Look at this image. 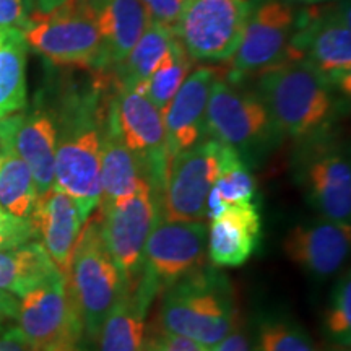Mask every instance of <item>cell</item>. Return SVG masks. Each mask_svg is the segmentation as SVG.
I'll return each instance as SVG.
<instances>
[{"label": "cell", "instance_id": "cell-1", "mask_svg": "<svg viewBox=\"0 0 351 351\" xmlns=\"http://www.w3.org/2000/svg\"><path fill=\"white\" fill-rule=\"evenodd\" d=\"M158 327L213 348L239 320L230 280L221 271L204 269L163 289Z\"/></svg>", "mask_w": 351, "mask_h": 351}, {"label": "cell", "instance_id": "cell-2", "mask_svg": "<svg viewBox=\"0 0 351 351\" xmlns=\"http://www.w3.org/2000/svg\"><path fill=\"white\" fill-rule=\"evenodd\" d=\"M103 125L95 98L70 104L57 124L54 186L75 200L82 223L101 199Z\"/></svg>", "mask_w": 351, "mask_h": 351}, {"label": "cell", "instance_id": "cell-3", "mask_svg": "<svg viewBox=\"0 0 351 351\" xmlns=\"http://www.w3.org/2000/svg\"><path fill=\"white\" fill-rule=\"evenodd\" d=\"M333 86L319 70L301 59H287L262 72L258 96L271 122L291 137H307L330 119Z\"/></svg>", "mask_w": 351, "mask_h": 351}, {"label": "cell", "instance_id": "cell-4", "mask_svg": "<svg viewBox=\"0 0 351 351\" xmlns=\"http://www.w3.org/2000/svg\"><path fill=\"white\" fill-rule=\"evenodd\" d=\"M83 226L70 256L65 283L83 332L95 340L104 319L124 295L125 283L101 236V213L88 218Z\"/></svg>", "mask_w": 351, "mask_h": 351}, {"label": "cell", "instance_id": "cell-5", "mask_svg": "<svg viewBox=\"0 0 351 351\" xmlns=\"http://www.w3.org/2000/svg\"><path fill=\"white\" fill-rule=\"evenodd\" d=\"M29 47L57 65H106L98 26L90 0H67L49 13L29 16L23 29Z\"/></svg>", "mask_w": 351, "mask_h": 351}, {"label": "cell", "instance_id": "cell-6", "mask_svg": "<svg viewBox=\"0 0 351 351\" xmlns=\"http://www.w3.org/2000/svg\"><path fill=\"white\" fill-rule=\"evenodd\" d=\"M98 212L104 245L125 288L132 289L142 276L145 244L161 217L160 195L150 181H145L130 197Z\"/></svg>", "mask_w": 351, "mask_h": 351}, {"label": "cell", "instance_id": "cell-7", "mask_svg": "<svg viewBox=\"0 0 351 351\" xmlns=\"http://www.w3.org/2000/svg\"><path fill=\"white\" fill-rule=\"evenodd\" d=\"M251 0H186L174 36L197 60H228L243 38Z\"/></svg>", "mask_w": 351, "mask_h": 351}, {"label": "cell", "instance_id": "cell-8", "mask_svg": "<svg viewBox=\"0 0 351 351\" xmlns=\"http://www.w3.org/2000/svg\"><path fill=\"white\" fill-rule=\"evenodd\" d=\"M15 322L32 351H70L85 335L62 274L20 298Z\"/></svg>", "mask_w": 351, "mask_h": 351}, {"label": "cell", "instance_id": "cell-9", "mask_svg": "<svg viewBox=\"0 0 351 351\" xmlns=\"http://www.w3.org/2000/svg\"><path fill=\"white\" fill-rule=\"evenodd\" d=\"M207 243L208 228L204 221H171L160 217L145 244L140 278L160 293L207 265Z\"/></svg>", "mask_w": 351, "mask_h": 351}, {"label": "cell", "instance_id": "cell-10", "mask_svg": "<svg viewBox=\"0 0 351 351\" xmlns=\"http://www.w3.org/2000/svg\"><path fill=\"white\" fill-rule=\"evenodd\" d=\"M219 148L221 143L212 138L169 158L161 192V218L171 221L207 218V197L219 171Z\"/></svg>", "mask_w": 351, "mask_h": 351}, {"label": "cell", "instance_id": "cell-11", "mask_svg": "<svg viewBox=\"0 0 351 351\" xmlns=\"http://www.w3.org/2000/svg\"><path fill=\"white\" fill-rule=\"evenodd\" d=\"M287 59H301L319 70L333 86L350 93L351 26L350 8L322 12L300 21Z\"/></svg>", "mask_w": 351, "mask_h": 351}, {"label": "cell", "instance_id": "cell-12", "mask_svg": "<svg viewBox=\"0 0 351 351\" xmlns=\"http://www.w3.org/2000/svg\"><path fill=\"white\" fill-rule=\"evenodd\" d=\"M296 15L285 0H261L251 7L241 43L231 57V80L263 72L287 60Z\"/></svg>", "mask_w": 351, "mask_h": 351}, {"label": "cell", "instance_id": "cell-13", "mask_svg": "<svg viewBox=\"0 0 351 351\" xmlns=\"http://www.w3.org/2000/svg\"><path fill=\"white\" fill-rule=\"evenodd\" d=\"M111 109L125 147L142 163L161 199L169 161L163 114L134 88H121Z\"/></svg>", "mask_w": 351, "mask_h": 351}, {"label": "cell", "instance_id": "cell-14", "mask_svg": "<svg viewBox=\"0 0 351 351\" xmlns=\"http://www.w3.org/2000/svg\"><path fill=\"white\" fill-rule=\"evenodd\" d=\"M271 129L275 125L261 96L217 77L205 112V130L213 140L234 150L251 148L265 140Z\"/></svg>", "mask_w": 351, "mask_h": 351}, {"label": "cell", "instance_id": "cell-15", "mask_svg": "<svg viewBox=\"0 0 351 351\" xmlns=\"http://www.w3.org/2000/svg\"><path fill=\"white\" fill-rule=\"evenodd\" d=\"M0 135L2 143H10L28 165L38 195L54 186L57 122L49 112L38 109L29 114L19 112L7 119H0Z\"/></svg>", "mask_w": 351, "mask_h": 351}, {"label": "cell", "instance_id": "cell-16", "mask_svg": "<svg viewBox=\"0 0 351 351\" xmlns=\"http://www.w3.org/2000/svg\"><path fill=\"white\" fill-rule=\"evenodd\" d=\"M28 221L34 241L43 245L57 270L65 276L83 226L75 200L62 189L52 186L38 195Z\"/></svg>", "mask_w": 351, "mask_h": 351}, {"label": "cell", "instance_id": "cell-17", "mask_svg": "<svg viewBox=\"0 0 351 351\" xmlns=\"http://www.w3.org/2000/svg\"><path fill=\"white\" fill-rule=\"evenodd\" d=\"M350 245V225L324 219L293 228L283 241V251L302 270L326 278L343 267Z\"/></svg>", "mask_w": 351, "mask_h": 351}, {"label": "cell", "instance_id": "cell-18", "mask_svg": "<svg viewBox=\"0 0 351 351\" xmlns=\"http://www.w3.org/2000/svg\"><path fill=\"white\" fill-rule=\"evenodd\" d=\"M215 80V69L200 67L187 75L178 93L174 95L163 114L169 158L194 147L200 140L205 130V112Z\"/></svg>", "mask_w": 351, "mask_h": 351}, {"label": "cell", "instance_id": "cell-19", "mask_svg": "<svg viewBox=\"0 0 351 351\" xmlns=\"http://www.w3.org/2000/svg\"><path fill=\"white\" fill-rule=\"evenodd\" d=\"M262 219L252 202L230 205L210 221L207 252L217 269L244 265L261 241Z\"/></svg>", "mask_w": 351, "mask_h": 351}, {"label": "cell", "instance_id": "cell-20", "mask_svg": "<svg viewBox=\"0 0 351 351\" xmlns=\"http://www.w3.org/2000/svg\"><path fill=\"white\" fill-rule=\"evenodd\" d=\"M145 181H150L137 156L125 147L112 109L109 108L101 138V199L98 208H108L130 197Z\"/></svg>", "mask_w": 351, "mask_h": 351}, {"label": "cell", "instance_id": "cell-21", "mask_svg": "<svg viewBox=\"0 0 351 351\" xmlns=\"http://www.w3.org/2000/svg\"><path fill=\"white\" fill-rule=\"evenodd\" d=\"M106 64H122L142 36L150 15L142 0H90Z\"/></svg>", "mask_w": 351, "mask_h": 351}, {"label": "cell", "instance_id": "cell-22", "mask_svg": "<svg viewBox=\"0 0 351 351\" xmlns=\"http://www.w3.org/2000/svg\"><path fill=\"white\" fill-rule=\"evenodd\" d=\"M304 181L309 200L326 219L350 225L351 168L348 158L340 153L315 156L307 165Z\"/></svg>", "mask_w": 351, "mask_h": 351}, {"label": "cell", "instance_id": "cell-23", "mask_svg": "<svg viewBox=\"0 0 351 351\" xmlns=\"http://www.w3.org/2000/svg\"><path fill=\"white\" fill-rule=\"evenodd\" d=\"M158 293L142 278L127 289L104 319L96 340L98 351H143L147 313Z\"/></svg>", "mask_w": 351, "mask_h": 351}, {"label": "cell", "instance_id": "cell-24", "mask_svg": "<svg viewBox=\"0 0 351 351\" xmlns=\"http://www.w3.org/2000/svg\"><path fill=\"white\" fill-rule=\"evenodd\" d=\"M60 271L38 241L0 251V289L23 298Z\"/></svg>", "mask_w": 351, "mask_h": 351}, {"label": "cell", "instance_id": "cell-25", "mask_svg": "<svg viewBox=\"0 0 351 351\" xmlns=\"http://www.w3.org/2000/svg\"><path fill=\"white\" fill-rule=\"evenodd\" d=\"M26 54L23 32L2 28L0 39V119L15 116L26 106Z\"/></svg>", "mask_w": 351, "mask_h": 351}, {"label": "cell", "instance_id": "cell-26", "mask_svg": "<svg viewBox=\"0 0 351 351\" xmlns=\"http://www.w3.org/2000/svg\"><path fill=\"white\" fill-rule=\"evenodd\" d=\"M174 32L168 26L152 21L129 52L121 67L122 88L138 90L160 67L174 43Z\"/></svg>", "mask_w": 351, "mask_h": 351}, {"label": "cell", "instance_id": "cell-27", "mask_svg": "<svg viewBox=\"0 0 351 351\" xmlns=\"http://www.w3.org/2000/svg\"><path fill=\"white\" fill-rule=\"evenodd\" d=\"M38 189L28 165L8 142L0 147V205L13 217L28 219Z\"/></svg>", "mask_w": 351, "mask_h": 351}, {"label": "cell", "instance_id": "cell-28", "mask_svg": "<svg viewBox=\"0 0 351 351\" xmlns=\"http://www.w3.org/2000/svg\"><path fill=\"white\" fill-rule=\"evenodd\" d=\"M191 67L192 57L187 54L182 44L176 38L168 56L165 57L160 67L152 73V77L137 91L145 95V98L150 101L158 111L165 114L174 95L178 93V90L187 78Z\"/></svg>", "mask_w": 351, "mask_h": 351}, {"label": "cell", "instance_id": "cell-29", "mask_svg": "<svg viewBox=\"0 0 351 351\" xmlns=\"http://www.w3.org/2000/svg\"><path fill=\"white\" fill-rule=\"evenodd\" d=\"M213 189L226 207L247 204L256 195V181L251 171L241 160L239 152L230 145L221 143L219 148V171Z\"/></svg>", "mask_w": 351, "mask_h": 351}, {"label": "cell", "instance_id": "cell-30", "mask_svg": "<svg viewBox=\"0 0 351 351\" xmlns=\"http://www.w3.org/2000/svg\"><path fill=\"white\" fill-rule=\"evenodd\" d=\"M256 348L257 351H319L301 327L283 319L262 324Z\"/></svg>", "mask_w": 351, "mask_h": 351}, {"label": "cell", "instance_id": "cell-31", "mask_svg": "<svg viewBox=\"0 0 351 351\" xmlns=\"http://www.w3.org/2000/svg\"><path fill=\"white\" fill-rule=\"evenodd\" d=\"M327 332L340 345L351 343V278L346 274L337 285L326 314Z\"/></svg>", "mask_w": 351, "mask_h": 351}, {"label": "cell", "instance_id": "cell-32", "mask_svg": "<svg viewBox=\"0 0 351 351\" xmlns=\"http://www.w3.org/2000/svg\"><path fill=\"white\" fill-rule=\"evenodd\" d=\"M143 351H210V348L187 337L176 335L153 326L152 333L148 332V337L145 335Z\"/></svg>", "mask_w": 351, "mask_h": 351}, {"label": "cell", "instance_id": "cell-33", "mask_svg": "<svg viewBox=\"0 0 351 351\" xmlns=\"http://www.w3.org/2000/svg\"><path fill=\"white\" fill-rule=\"evenodd\" d=\"M33 239L28 219L13 217L0 205V251L19 247Z\"/></svg>", "mask_w": 351, "mask_h": 351}, {"label": "cell", "instance_id": "cell-34", "mask_svg": "<svg viewBox=\"0 0 351 351\" xmlns=\"http://www.w3.org/2000/svg\"><path fill=\"white\" fill-rule=\"evenodd\" d=\"M32 0H0V28L23 29L29 23Z\"/></svg>", "mask_w": 351, "mask_h": 351}, {"label": "cell", "instance_id": "cell-35", "mask_svg": "<svg viewBox=\"0 0 351 351\" xmlns=\"http://www.w3.org/2000/svg\"><path fill=\"white\" fill-rule=\"evenodd\" d=\"M152 21L174 29L186 0H142Z\"/></svg>", "mask_w": 351, "mask_h": 351}, {"label": "cell", "instance_id": "cell-36", "mask_svg": "<svg viewBox=\"0 0 351 351\" xmlns=\"http://www.w3.org/2000/svg\"><path fill=\"white\" fill-rule=\"evenodd\" d=\"M210 351H256V346L252 345L249 333L239 322L218 345L210 348Z\"/></svg>", "mask_w": 351, "mask_h": 351}, {"label": "cell", "instance_id": "cell-37", "mask_svg": "<svg viewBox=\"0 0 351 351\" xmlns=\"http://www.w3.org/2000/svg\"><path fill=\"white\" fill-rule=\"evenodd\" d=\"M0 351H32L16 324H0Z\"/></svg>", "mask_w": 351, "mask_h": 351}, {"label": "cell", "instance_id": "cell-38", "mask_svg": "<svg viewBox=\"0 0 351 351\" xmlns=\"http://www.w3.org/2000/svg\"><path fill=\"white\" fill-rule=\"evenodd\" d=\"M19 314V300L10 293L0 289V324L13 322Z\"/></svg>", "mask_w": 351, "mask_h": 351}, {"label": "cell", "instance_id": "cell-39", "mask_svg": "<svg viewBox=\"0 0 351 351\" xmlns=\"http://www.w3.org/2000/svg\"><path fill=\"white\" fill-rule=\"evenodd\" d=\"M67 0H36L38 13H49L54 12L56 8L62 7Z\"/></svg>", "mask_w": 351, "mask_h": 351}, {"label": "cell", "instance_id": "cell-40", "mask_svg": "<svg viewBox=\"0 0 351 351\" xmlns=\"http://www.w3.org/2000/svg\"><path fill=\"white\" fill-rule=\"evenodd\" d=\"M288 2H295V3H306V5H311V3L326 2V0H288Z\"/></svg>", "mask_w": 351, "mask_h": 351}, {"label": "cell", "instance_id": "cell-41", "mask_svg": "<svg viewBox=\"0 0 351 351\" xmlns=\"http://www.w3.org/2000/svg\"><path fill=\"white\" fill-rule=\"evenodd\" d=\"M70 351H88V350L85 348V346H82L80 343H78V345L75 346V348H73V350H70Z\"/></svg>", "mask_w": 351, "mask_h": 351}, {"label": "cell", "instance_id": "cell-42", "mask_svg": "<svg viewBox=\"0 0 351 351\" xmlns=\"http://www.w3.org/2000/svg\"><path fill=\"white\" fill-rule=\"evenodd\" d=\"M0 147H2V135H0Z\"/></svg>", "mask_w": 351, "mask_h": 351}, {"label": "cell", "instance_id": "cell-43", "mask_svg": "<svg viewBox=\"0 0 351 351\" xmlns=\"http://www.w3.org/2000/svg\"><path fill=\"white\" fill-rule=\"evenodd\" d=\"M0 39H2V28H0Z\"/></svg>", "mask_w": 351, "mask_h": 351}, {"label": "cell", "instance_id": "cell-44", "mask_svg": "<svg viewBox=\"0 0 351 351\" xmlns=\"http://www.w3.org/2000/svg\"><path fill=\"white\" fill-rule=\"evenodd\" d=\"M256 351H257V348H256Z\"/></svg>", "mask_w": 351, "mask_h": 351}]
</instances>
